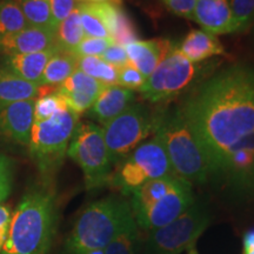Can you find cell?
<instances>
[{
	"label": "cell",
	"mask_w": 254,
	"mask_h": 254,
	"mask_svg": "<svg viewBox=\"0 0 254 254\" xmlns=\"http://www.w3.org/2000/svg\"><path fill=\"white\" fill-rule=\"evenodd\" d=\"M206 155L212 173L230 148L254 132V69L236 65L202 84L180 107Z\"/></svg>",
	"instance_id": "1"
},
{
	"label": "cell",
	"mask_w": 254,
	"mask_h": 254,
	"mask_svg": "<svg viewBox=\"0 0 254 254\" xmlns=\"http://www.w3.org/2000/svg\"><path fill=\"white\" fill-rule=\"evenodd\" d=\"M80 13V21L85 37L88 38H110L107 27L105 26L103 19L95 11L92 2H84L78 6Z\"/></svg>",
	"instance_id": "28"
},
{
	"label": "cell",
	"mask_w": 254,
	"mask_h": 254,
	"mask_svg": "<svg viewBox=\"0 0 254 254\" xmlns=\"http://www.w3.org/2000/svg\"><path fill=\"white\" fill-rule=\"evenodd\" d=\"M112 40L109 38H88L85 37L79 45L75 47L73 53L81 58V57H101L103 53L109 49Z\"/></svg>",
	"instance_id": "32"
},
{
	"label": "cell",
	"mask_w": 254,
	"mask_h": 254,
	"mask_svg": "<svg viewBox=\"0 0 254 254\" xmlns=\"http://www.w3.org/2000/svg\"><path fill=\"white\" fill-rule=\"evenodd\" d=\"M68 107L65 100L58 94V92L41 95L34 100V110H33V119L34 122H44L52 118L55 114L60 111Z\"/></svg>",
	"instance_id": "30"
},
{
	"label": "cell",
	"mask_w": 254,
	"mask_h": 254,
	"mask_svg": "<svg viewBox=\"0 0 254 254\" xmlns=\"http://www.w3.org/2000/svg\"><path fill=\"white\" fill-rule=\"evenodd\" d=\"M34 100H23L0 107V136L28 146L33 126Z\"/></svg>",
	"instance_id": "13"
},
{
	"label": "cell",
	"mask_w": 254,
	"mask_h": 254,
	"mask_svg": "<svg viewBox=\"0 0 254 254\" xmlns=\"http://www.w3.org/2000/svg\"><path fill=\"white\" fill-rule=\"evenodd\" d=\"M138 244V225L134 217L129 219L122 231L104 249V254H134Z\"/></svg>",
	"instance_id": "27"
},
{
	"label": "cell",
	"mask_w": 254,
	"mask_h": 254,
	"mask_svg": "<svg viewBox=\"0 0 254 254\" xmlns=\"http://www.w3.org/2000/svg\"><path fill=\"white\" fill-rule=\"evenodd\" d=\"M28 26L15 0H0V38L17 33Z\"/></svg>",
	"instance_id": "26"
},
{
	"label": "cell",
	"mask_w": 254,
	"mask_h": 254,
	"mask_svg": "<svg viewBox=\"0 0 254 254\" xmlns=\"http://www.w3.org/2000/svg\"><path fill=\"white\" fill-rule=\"evenodd\" d=\"M196 73L198 66L173 45L138 91L145 99L159 103L180 93L193 81Z\"/></svg>",
	"instance_id": "11"
},
{
	"label": "cell",
	"mask_w": 254,
	"mask_h": 254,
	"mask_svg": "<svg viewBox=\"0 0 254 254\" xmlns=\"http://www.w3.org/2000/svg\"><path fill=\"white\" fill-rule=\"evenodd\" d=\"M134 217L129 202L118 196H107L88 205L66 241L67 254H84L104 250Z\"/></svg>",
	"instance_id": "5"
},
{
	"label": "cell",
	"mask_w": 254,
	"mask_h": 254,
	"mask_svg": "<svg viewBox=\"0 0 254 254\" xmlns=\"http://www.w3.org/2000/svg\"><path fill=\"white\" fill-rule=\"evenodd\" d=\"M163 1L166 7L174 14L193 20L195 0H163Z\"/></svg>",
	"instance_id": "37"
},
{
	"label": "cell",
	"mask_w": 254,
	"mask_h": 254,
	"mask_svg": "<svg viewBox=\"0 0 254 254\" xmlns=\"http://www.w3.org/2000/svg\"><path fill=\"white\" fill-rule=\"evenodd\" d=\"M55 46V32L46 28L27 26L17 33L0 38V53L7 57L41 52Z\"/></svg>",
	"instance_id": "16"
},
{
	"label": "cell",
	"mask_w": 254,
	"mask_h": 254,
	"mask_svg": "<svg viewBox=\"0 0 254 254\" xmlns=\"http://www.w3.org/2000/svg\"><path fill=\"white\" fill-rule=\"evenodd\" d=\"M193 20L214 36L238 32L230 0H195Z\"/></svg>",
	"instance_id": "15"
},
{
	"label": "cell",
	"mask_w": 254,
	"mask_h": 254,
	"mask_svg": "<svg viewBox=\"0 0 254 254\" xmlns=\"http://www.w3.org/2000/svg\"><path fill=\"white\" fill-rule=\"evenodd\" d=\"M67 154L80 166L87 190L99 189L110 183L113 163L99 126L92 123L79 125L69 142Z\"/></svg>",
	"instance_id": "7"
},
{
	"label": "cell",
	"mask_w": 254,
	"mask_h": 254,
	"mask_svg": "<svg viewBox=\"0 0 254 254\" xmlns=\"http://www.w3.org/2000/svg\"><path fill=\"white\" fill-rule=\"evenodd\" d=\"M104 87L99 81L77 69L67 80L58 86L57 92L65 100L68 109L80 116L93 106Z\"/></svg>",
	"instance_id": "14"
},
{
	"label": "cell",
	"mask_w": 254,
	"mask_h": 254,
	"mask_svg": "<svg viewBox=\"0 0 254 254\" xmlns=\"http://www.w3.org/2000/svg\"><path fill=\"white\" fill-rule=\"evenodd\" d=\"M208 224V214L193 202L170 224L151 231L148 249L152 254H180L190 251Z\"/></svg>",
	"instance_id": "10"
},
{
	"label": "cell",
	"mask_w": 254,
	"mask_h": 254,
	"mask_svg": "<svg viewBox=\"0 0 254 254\" xmlns=\"http://www.w3.org/2000/svg\"><path fill=\"white\" fill-rule=\"evenodd\" d=\"M57 51L58 47L55 46L41 52L8 56L5 59V67L25 80L39 85L47 63Z\"/></svg>",
	"instance_id": "20"
},
{
	"label": "cell",
	"mask_w": 254,
	"mask_h": 254,
	"mask_svg": "<svg viewBox=\"0 0 254 254\" xmlns=\"http://www.w3.org/2000/svg\"><path fill=\"white\" fill-rule=\"evenodd\" d=\"M56 45L59 50L73 52L75 47L81 43L85 38L84 30H82L80 13L79 8H74L72 13L65 20L58 25L55 32Z\"/></svg>",
	"instance_id": "23"
},
{
	"label": "cell",
	"mask_w": 254,
	"mask_h": 254,
	"mask_svg": "<svg viewBox=\"0 0 254 254\" xmlns=\"http://www.w3.org/2000/svg\"><path fill=\"white\" fill-rule=\"evenodd\" d=\"M238 32L246 31L254 23V0H230Z\"/></svg>",
	"instance_id": "31"
},
{
	"label": "cell",
	"mask_w": 254,
	"mask_h": 254,
	"mask_svg": "<svg viewBox=\"0 0 254 254\" xmlns=\"http://www.w3.org/2000/svg\"><path fill=\"white\" fill-rule=\"evenodd\" d=\"M134 101V93L118 85L105 86L91 107V116L100 124H107L128 109Z\"/></svg>",
	"instance_id": "18"
},
{
	"label": "cell",
	"mask_w": 254,
	"mask_h": 254,
	"mask_svg": "<svg viewBox=\"0 0 254 254\" xmlns=\"http://www.w3.org/2000/svg\"><path fill=\"white\" fill-rule=\"evenodd\" d=\"M100 58L118 69L129 64L125 47L117 45V44H111Z\"/></svg>",
	"instance_id": "36"
},
{
	"label": "cell",
	"mask_w": 254,
	"mask_h": 254,
	"mask_svg": "<svg viewBox=\"0 0 254 254\" xmlns=\"http://www.w3.org/2000/svg\"><path fill=\"white\" fill-rule=\"evenodd\" d=\"M39 85L27 81L6 67H0V107L17 101L37 99Z\"/></svg>",
	"instance_id": "21"
},
{
	"label": "cell",
	"mask_w": 254,
	"mask_h": 254,
	"mask_svg": "<svg viewBox=\"0 0 254 254\" xmlns=\"http://www.w3.org/2000/svg\"><path fill=\"white\" fill-rule=\"evenodd\" d=\"M244 254H254V230L244 237Z\"/></svg>",
	"instance_id": "39"
},
{
	"label": "cell",
	"mask_w": 254,
	"mask_h": 254,
	"mask_svg": "<svg viewBox=\"0 0 254 254\" xmlns=\"http://www.w3.org/2000/svg\"><path fill=\"white\" fill-rule=\"evenodd\" d=\"M154 133L178 178L190 184L207 180L212 173L208 158L180 109L155 117Z\"/></svg>",
	"instance_id": "3"
},
{
	"label": "cell",
	"mask_w": 254,
	"mask_h": 254,
	"mask_svg": "<svg viewBox=\"0 0 254 254\" xmlns=\"http://www.w3.org/2000/svg\"><path fill=\"white\" fill-rule=\"evenodd\" d=\"M78 123L79 116L68 107L52 118L33 123L28 152L44 177L51 176L62 166Z\"/></svg>",
	"instance_id": "6"
},
{
	"label": "cell",
	"mask_w": 254,
	"mask_h": 254,
	"mask_svg": "<svg viewBox=\"0 0 254 254\" xmlns=\"http://www.w3.org/2000/svg\"><path fill=\"white\" fill-rule=\"evenodd\" d=\"M192 204V186L176 176L150 180L133 190L129 200L136 225L150 231L170 224Z\"/></svg>",
	"instance_id": "4"
},
{
	"label": "cell",
	"mask_w": 254,
	"mask_h": 254,
	"mask_svg": "<svg viewBox=\"0 0 254 254\" xmlns=\"http://www.w3.org/2000/svg\"><path fill=\"white\" fill-rule=\"evenodd\" d=\"M13 166L11 159L0 153V204L5 201L12 190Z\"/></svg>",
	"instance_id": "34"
},
{
	"label": "cell",
	"mask_w": 254,
	"mask_h": 254,
	"mask_svg": "<svg viewBox=\"0 0 254 254\" xmlns=\"http://www.w3.org/2000/svg\"><path fill=\"white\" fill-rule=\"evenodd\" d=\"M172 46L171 41L165 39L135 40L126 45L125 50L129 64L147 79Z\"/></svg>",
	"instance_id": "17"
},
{
	"label": "cell",
	"mask_w": 254,
	"mask_h": 254,
	"mask_svg": "<svg viewBox=\"0 0 254 254\" xmlns=\"http://www.w3.org/2000/svg\"><path fill=\"white\" fill-rule=\"evenodd\" d=\"M154 127L155 117L140 104H132L122 114L105 124L101 129L113 165L122 163L154 132Z\"/></svg>",
	"instance_id": "9"
},
{
	"label": "cell",
	"mask_w": 254,
	"mask_h": 254,
	"mask_svg": "<svg viewBox=\"0 0 254 254\" xmlns=\"http://www.w3.org/2000/svg\"><path fill=\"white\" fill-rule=\"evenodd\" d=\"M78 69V57L73 52L67 51H57L52 58L49 60L43 77L40 79V85L49 86H60Z\"/></svg>",
	"instance_id": "22"
},
{
	"label": "cell",
	"mask_w": 254,
	"mask_h": 254,
	"mask_svg": "<svg viewBox=\"0 0 254 254\" xmlns=\"http://www.w3.org/2000/svg\"><path fill=\"white\" fill-rule=\"evenodd\" d=\"M178 49L190 63L194 64L225 53L224 46L217 36L205 30L190 31Z\"/></svg>",
	"instance_id": "19"
},
{
	"label": "cell",
	"mask_w": 254,
	"mask_h": 254,
	"mask_svg": "<svg viewBox=\"0 0 254 254\" xmlns=\"http://www.w3.org/2000/svg\"><path fill=\"white\" fill-rule=\"evenodd\" d=\"M111 40L113 44L125 47L133 41L138 40V34H136L134 24L129 19L125 12L123 11L122 7H118L114 18L112 28L110 32Z\"/></svg>",
	"instance_id": "29"
},
{
	"label": "cell",
	"mask_w": 254,
	"mask_h": 254,
	"mask_svg": "<svg viewBox=\"0 0 254 254\" xmlns=\"http://www.w3.org/2000/svg\"><path fill=\"white\" fill-rule=\"evenodd\" d=\"M12 213L6 205L0 204V252H1L2 246H4L6 237H7L9 222H11Z\"/></svg>",
	"instance_id": "38"
},
{
	"label": "cell",
	"mask_w": 254,
	"mask_h": 254,
	"mask_svg": "<svg viewBox=\"0 0 254 254\" xmlns=\"http://www.w3.org/2000/svg\"><path fill=\"white\" fill-rule=\"evenodd\" d=\"M23 11L28 26L56 32L50 0H15Z\"/></svg>",
	"instance_id": "24"
},
{
	"label": "cell",
	"mask_w": 254,
	"mask_h": 254,
	"mask_svg": "<svg viewBox=\"0 0 254 254\" xmlns=\"http://www.w3.org/2000/svg\"><path fill=\"white\" fill-rule=\"evenodd\" d=\"M56 219L55 193L47 186L32 187L12 214L1 254H46Z\"/></svg>",
	"instance_id": "2"
},
{
	"label": "cell",
	"mask_w": 254,
	"mask_h": 254,
	"mask_svg": "<svg viewBox=\"0 0 254 254\" xmlns=\"http://www.w3.org/2000/svg\"><path fill=\"white\" fill-rule=\"evenodd\" d=\"M50 4L56 30L58 25L72 13L73 9L77 8L75 0H50Z\"/></svg>",
	"instance_id": "35"
},
{
	"label": "cell",
	"mask_w": 254,
	"mask_h": 254,
	"mask_svg": "<svg viewBox=\"0 0 254 254\" xmlns=\"http://www.w3.org/2000/svg\"><path fill=\"white\" fill-rule=\"evenodd\" d=\"M146 78L131 64H127L124 67L119 68L118 72V86L127 90H139L145 84Z\"/></svg>",
	"instance_id": "33"
},
{
	"label": "cell",
	"mask_w": 254,
	"mask_h": 254,
	"mask_svg": "<svg viewBox=\"0 0 254 254\" xmlns=\"http://www.w3.org/2000/svg\"><path fill=\"white\" fill-rule=\"evenodd\" d=\"M176 176L160 140L154 136L152 140L140 144L120 163L117 172L112 174L110 184L131 195L133 190L150 180ZM177 177V176H176Z\"/></svg>",
	"instance_id": "8"
},
{
	"label": "cell",
	"mask_w": 254,
	"mask_h": 254,
	"mask_svg": "<svg viewBox=\"0 0 254 254\" xmlns=\"http://www.w3.org/2000/svg\"><path fill=\"white\" fill-rule=\"evenodd\" d=\"M78 69L99 81L104 86H112L118 84L119 69L110 65L100 57L78 58Z\"/></svg>",
	"instance_id": "25"
},
{
	"label": "cell",
	"mask_w": 254,
	"mask_h": 254,
	"mask_svg": "<svg viewBox=\"0 0 254 254\" xmlns=\"http://www.w3.org/2000/svg\"><path fill=\"white\" fill-rule=\"evenodd\" d=\"M189 254H198V253H196L195 251L192 249V250H190V251H189Z\"/></svg>",
	"instance_id": "41"
},
{
	"label": "cell",
	"mask_w": 254,
	"mask_h": 254,
	"mask_svg": "<svg viewBox=\"0 0 254 254\" xmlns=\"http://www.w3.org/2000/svg\"><path fill=\"white\" fill-rule=\"evenodd\" d=\"M218 173L243 190L254 187V132L244 136L228 151Z\"/></svg>",
	"instance_id": "12"
},
{
	"label": "cell",
	"mask_w": 254,
	"mask_h": 254,
	"mask_svg": "<svg viewBox=\"0 0 254 254\" xmlns=\"http://www.w3.org/2000/svg\"><path fill=\"white\" fill-rule=\"evenodd\" d=\"M92 2H103V1H107V0H91Z\"/></svg>",
	"instance_id": "40"
}]
</instances>
